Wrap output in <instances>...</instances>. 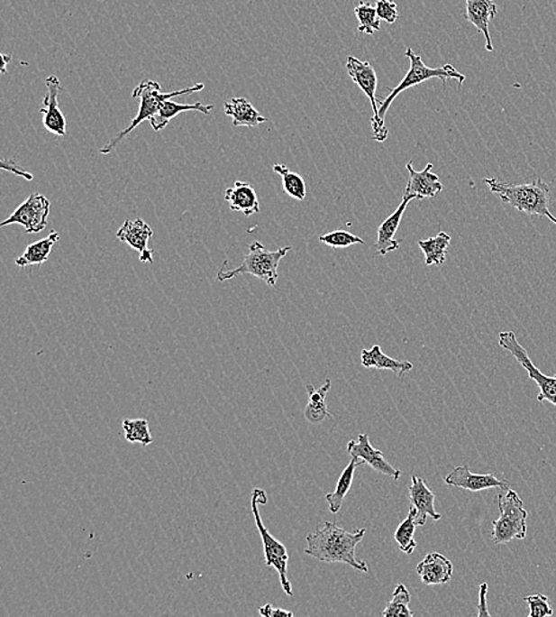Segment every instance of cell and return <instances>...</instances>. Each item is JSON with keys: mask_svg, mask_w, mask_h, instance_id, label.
Segmentation results:
<instances>
[{"mask_svg": "<svg viewBox=\"0 0 556 617\" xmlns=\"http://www.w3.org/2000/svg\"><path fill=\"white\" fill-rule=\"evenodd\" d=\"M366 532V529L348 532L334 522L326 521L323 528L307 534L305 553L319 562L344 563L368 573L369 567L355 556L356 547L363 540Z\"/></svg>", "mask_w": 556, "mask_h": 617, "instance_id": "obj_1", "label": "cell"}, {"mask_svg": "<svg viewBox=\"0 0 556 617\" xmlns=\"http://www.w3.org/2000/svg\"><path fill=\"white\" fill-rule=\"evenodd\" d=\"M491 193L497 194L502 202L527 214L546 217L556 226V217L551 212V188L543 180L537 179L531 183H506L497 179H486Z\"/></svg>", "mask_w": 556, "mask_h": 617, "instance_id": "obj_2", "label": "cell"}, {"mask_svg": "<svg viewBox=\"0 0 556 617\" xmlns=\"http://www.w3.org/2000/svg\"><path fill=\"white\" fill-rule=\"evenodd\" d=\"M203 88H205V85L196 84L186 89L176 90V92L163 93L161 92L160 85L158 84L157 81H141L132 93L134 99H141L137 115L134 116L130 126L127 127V129L123 130L122 133L116 134L114 138L111 139V141L100 150V152L107 154L114 152L123 138L127 137L134 129H137L142 122H145V120H148L149 122L150 118L156 115L158 111L160 110V107L163 106L165 101L170 100L171 97L201 92Z\"/></svg>", "mask_w": 556, "mask_h": 617, "instance_id": "obj_3", "label": "cell"}, {"mask_svg": "<svg viewBox=\"0 0 556 617\" xmlns=\"http://www.w3.org/2000/svg\"><path fill=\"white\" fill-rule=\"evenodd\" d=\"M497 502L499 518L492 521V541L501 545L524 539L527 537L528 511L520 496L509 487L501 488Z\"/></svg>", "mask_w": 556, "mask_h": 617, "instance_id": "obj_4", "label": "cell"}, {"mask_svg": "<svg viewBox=\"0 0 556 617\" xmlns=\"http://www.w3.org/2000/svg\"><path fill=\"white\" fill-rule=\"evenodd\" d=\"M291 250V246H285L277 251H269L264 244L255 242L251 244L245 261L238 269L225 271L223 264V269L217 272V281H225L242 276V274H251V276L257 277L269 287L274 288L278 278H279L278 267H279L281 259L287 257Z\"/></svg>", "mask_w": 556, "mask_h": 617, "instance_id": "obj_5", "label": "cell"}, {"mask_svg": "<svg viewBox=\"0 0 556 617\" xmlns=\"http://www.w3.org/2000/svg\"><path fill=\"white\" fill-rule=\"evenodd\" d=\"M406 58H408L409 61H411V67H409L407 74L405 75L404 80L400 82L399 86H396V88H394L392 93L379 104L378 119L382 126H385V116L390 105L406 89L415 87V86L422 85L424 81L431 80V78H441L444 86H446V81L450 80V78H454L460 85L464 84V81L467 80V77L460 73L452 65H445L439 68H430L424 65L422 56L416 54L411 48L406 51Z\"/></svg>", "mask_w": 556, "mask_h": 617, "instance_id": "obj_6", "label": "cell"}, {"mask_svg": "<svg viewBox=\"0 0 556 617\" xmlns=\"http://www.w3.org/2000/svg\"><path fill=\"white\" fill-rule=\"evenodd\" d=\"M266 503H268V495H266L265 491L255 488L251 493V511H253L255 524H257L262 545H264L266 566L274 567L278 571L284 593L287 596H293L292 585L287 578V548L265 528L264 522L261 520L260 511H259V505H266Z\"/></svg>", "mask_w": 556, "mask_h": 617, "instance_id": "obj_7", "label": "cell"}, {"mask_svg": "<svg viewBox=\"0 0 556 617\" xmlns=\"http://www.w3.org/2000/svg\"><path fill=\"white\" fill-rule=\"evenodd\" d=\"M347 71L351 80L355 82L359 88L370 100L371 107H373L374 115L371 118V127H373L374 141L383 143L388 138V130L386 126H382L378 119V104H381L377 97L378 90V74L369 61H362V60L354 58V56H348L347 59Z\"/></svg>", "mask_w": 556, "mask_h": 617, "instance_id": "obj_8", "label": "cell"}, {"mask_svg": "<svg viewBox=\"0 0 556 617\" xmlns=\"http://www.w3.org/2000/svg\"><path fill=\"white\" fill-rule=\"evenodd\" d=\"M499 345L508 351L516 359L517 363L527 371L529 378L539 386L540 394L537 401H548L556 406V374L546 375L539 370L529 357L527 351L517 341L514 331H503L498 336Z\"/></svg>", "mask_w": 556, "mask_h": 617, "instance_id": "obj_9", "label": "cell"}, {"mask_svg": "<svg viewBox=\"0 0 556 617\" xmlns=\"http://www.w3.org/2000/svg\"><path fill=\"white\" fill-rule=\"evenodd\" d=\"M50 213V201L42 194H32L25 199L20 207L7 217L0 226L6 227L10 225H21L26 233H40L48 226V216Z\"/></svg>", "mask_w": 556, "mask_h": 617, "instance_id": "obj_10", "label": "cell"}, {"mask_svg": "<svg viewBox=\"0 0 556 617\" xmlns=\"http://www.w3.org/2000/svg\"><path fill=\"white\" fill-rule=\"evenodd\" d=\"M347 450L351 458L362 461L364 465H369L375 472L392 477L396 481L400 479L401 470L394 468L383 456L382 451L375 449L371 446L369 436L367 434H360L359 438L351 439L348 443Z\"/></svg>", "mask_w": 556, "mask_h": 617, "instance_id": "obj_11", "label": "cell"}, {"mask_svg": "<svg viewBox=\"0 0 556 617\" xmlns=\"http://www.w3.org/2000/svg\"><path fill=\"white\" fill-rule=\"evenodd\" d=\"M444 481L450 487L465 489L472 493L490 488L509 487L508 481L498 479L494 474H473L467 465L456 466L449 475H446Z\"/></svg>", "mask_w": 556, "mask_h": 617, "instance_id": "obj_12", "label": "cell"}, {"mask_svg": "<svg viewBox=\"0 0 556 617\" xmlns=\"http://www.w3.org/2000/svg\"><path fill=\"white\" fill-rule=\"evenodd\" d=\"M153 229L142 219L126 220L122 228L116 233L120 242L129 244L139 252V261L153 262V250L149 248L150 239L152 238Z\"/></svg>", "mask_w": 556, "mask_h": 617, "instance_id": "obj_13", "label": "cell"}, {"mask_svg": "<svg viewBox=\"0 0 556 617\" xmlns=\"http://www.w3.org/2000/svg\"><path fill=\"white\" fill-rule=\"evenodd\" d=\"M47 94H45L43 105L40 112L43 115V126L49 133L56 135H65L67 120L59 106V93L61 90V81L56 75H50L45 80Z\"/></svg>", "mask_w": 556, "mask_h": 617, "instance_id": "obj_14", "label": "cell"}, {"mask_svg": "<svg viewBox=\"0 0 556 617\" xmlns=\"http://www.w3.org/2000/svg\"><path fill=\"white\" fill-rule=\"evenodd\" d=\"M408 489L409 502L415 510V521L418 526H424L428 517L434 521L441 520L442 514L438 513L434 507V493L427 487L422 477L413 475Z\"/></svg>", "mask_w": 556, "mask_h": 617, "instance_id": "obj_15", "label": "cell"}, {"mask_svg": "<svg viewBox=\"0 0 556 617\" xmlns=\"http://www.w3.org/2000/svg\"><path fill=\"white\" fill-rule=\"evenodd\" d=\"M433 164L428 163L423 171H415L411 161L406 164L409 174L407 188L405 194L411 195L415 199L434 198L442 193V184L439 176L432 172Z\"/></svg>", "mask_w": 556, "mask_h": 617, "instance_id": "obj_16", "label": "cell"}, {"mask_svg": "<svg viewBox=\"0 0 556 617\" xmlns=\"http://www.w3.org/2000/svg\"><path fill=\"white\" fill-rule=\"evenodd\" d=\"M413 199L415 198L411 197V195L404 194V198H402V202L397 207L396 212L387 217L386 221L382 222L381 226H379L378 242L375 244V247H377L378 253L381 257H385L390 252L399 250L402 240H396V235L400 227L402 216H404L406 209H407L408 203L413 201Z\"/></svg>", "mask_w": 556, "mask_h": 617, "instance_id": "obj_17", "label": "cell"}, {"mask_svg": "<svg viewBox=\"0 0 556 617\" xmlns=\"http://www.w3.org/2000/svg\"><path fill=\"white\" fill-rule=\"evenodd\" d=\"M496 14H497V5L494 0H467L465 18L479 30V32L483 33L488 51H494L489 28L490 22L494 20Z\"/></svg>", "mask_w": 556, "mask_h": 617, "instance_id": "obj_18", "label": "cell"}, {"mask_svg": "<svg viewBox=\"0 0 556 617\" xmlns=\"http://www.w3.org/2000/svg\"><path fill=\"white\" fill-rule=\"evenodd\" d=\"M416 573L422 578L424 585H442L452 578L453 566L445 556L432 552L418 564Z\"/></svg>", "mask_w": 556, "mask_h": 617, "instance_id": "obj_19", "label": "cell"}, {"mask_svg": "<svg viewBox=\"0 0 556 617\" xmlns=\"http://www.w3.org/2000/svg\"><path fill=\"white\" fill-rule=\"evenodd\" d=\"M224 199L232 212H242L246 216H253L260 210L257 191L250 183L236 180L234 186L228 188Z\"/></svg>", "mask_w": 556, "mask_h": 617, "instance_id": "obj_20", "label": "cell"}, {"mask_svg": "<svg viewBox=\"0 0 556 617\" xmlns=\"http://www.w3.org/2000/svg\"><path fill=\"white\" fill-rule=\"evenodd\" d=\"M360 364L366 368L392 371L399 378H404L405 374L409 373L415 367L409 361L396 360L386 355L378 345H373V348L370 349H363L360 353Z\"/></svg>", "mask_w": 556, "mask_h": 617, "instance_id": "obj_21", "label": "cell"}, {"mask_svg": "<svg viewBox=\"0 0 556 617\" xmlns=\"http://www.w3.org/2000/svg\"><path fill=\"white\" fill-rule=\"evenodd\" d=\"M213 110L214 105H203L201 103L179 104L170 99L165 101L157 115L149 119V123L151 124L152 129L158 133V131L165 129L169 123L180 115V113L193 111L201 112L202 115H208Z\"/></svg>", "mask_w": 556, "mask_h": 617, "instance_id": "obj_22", "label": "cell"}, {"mask_svg": "<svg viewBox=\"0 0 556 617\" xmlns=\"http://www.w3.org/2000/svg\"><path fill=\"white\" fill-rule=\"evenodd\" d=\"M224 113L232 116L235 127H255L268 122L245 97H232L224 103Z\"/></svg>", "mask_w": 556, "mask_h": 617, "instance_id": "obj_23", "label": "cell"}, {"mask_svg": "<svg viewBox=\"0 0 556 617\" xmlns=\"http://www.w3.org/2000/svg\"><path fill=\"white\" fill-rule=\"evenodd\" d=\"M330 389H332V380L330 379L326 380L324 385L318 390H315L312 383L306 386L310 401L305 408V419L309 423L321 424L326 417L333 419L332 413L328 411V405H326V394L329 393Z\"/></svg>", "mask_w": 556, "mask_h": 617, "instance_id": "obj_24", "label": "cell"}, {"mask_svg": "<svg viewBox=\"0 0 556 617\" xmlns=\"http://www.w3.org/2000/svg\"><path fill=\"white\" fill-rule=\"evenodd\" d=\"M59 240V233L51 231L47 238L28 244L24 253L16 259V265L20 267L43 265L50 257L52 247Z\"/></svg>", "mask_w": 556, "mask_h": 617, "instance_id": "obj_25", "label": "cell"}, {"mask_svg": "<svg viewBox=\"0 0 556 617\" xmlns=\"http://www.w3.org/2000/svg\"><path fill=\"white\" fill-rule=\"evenodd\" d=\"M362 465H364L362 461L357 460V458H351V461L347 465V468H345L343 473H342L334 492L329 493V494L325 495V500L329 503V511H332L333 514H337L338 511H341L345 496H347L349 491L351 489L352 481H354L355 470Z\"/></svg>", "mask_w": 556, "mask_h": 617, "instance_id": "obj_26", "label": "cell"}, {"mask_svg": "<svg viewBox=\"0 0 556 617\" xmlns=\"http://www.w3.org/2000/svg\"><path fill=\"white\" fill-rule=\"evenodd\" d=\"M451 236L445 232H441L434 238L420 240V250L424 254V264L427 266H442L446 261V251L449 250Z\"/></svg>", "mask_w": 556, "mask_h": 617, "instance_id": "obj_27", "label": "cell"}, {"mask_svg": "<svg viewBox=\"0 0 556 617\" xmlns=\"http://www.w3.org/2000/svg\"><path fill=\"white\" fill-rule=\"evenodd\" d=\"M416 528H418V524L415 521V510L411 507L407 518L401 522L399 528L396 530V534H394L400 551L406 553V555H412L416 548V545H418L415 539Z\"/></svg>", "mask_w": 556, "mask_h": 617, "instance_id": "obj_28", "label": "cell"}, {"mask_svg": "<svg viewBox=\"0 0 556 617\" xmlns=\"http://www.w3.org/2000/svg\"><path fill=\"white\" fill-rule=\"evenodd\" d=\"M273 171L283 179L284 191L289 197L303 201L306 197V183L303 177L289 170L287 165L274 164Z\"/></svg>", "mask_w": 556, "mask_h": 617, "instance_id": "obj_29", "label": "cell"}, {"mask_svg": "<svg viewBox=\"0 0 556 617\" xmlns=\"http://www.w3.org/2000/svg\"><path fill=\"white\" fill-rule=\"evenodd\" d=\"M411 594L404 585H397L394 590L392 600L387 604L382 616L385 617H412L415 612L409 609Z\"/></svg>", "mask_w": 556, "mask_h": 617, "instance_id": "obj_30", "label": "cell"}, {"mask_svg": "<svg viewBox=\"0 0 556 617\" xmlns=\"http://www.w3.org/2000/svg\"><path fill=\"white\" fill-rule=\"evenodd\" d=\"M359 20V32L366 35H373L381 29V20L378 16L377 7L373 4L360 2L354 9Z\"/></svg>", "mask_w": 556, "mask_h": 617, "instance_id": "obj_31", "label": "cell"}, {"mask_svg": "<svg viewBox=\"0 0 556 617\" xmlns=\"http://www.w3.org/2000/svg\"><path fill=\"white\" fill-rule=\"evenodd\" d=\"M125 438L130 443H141L142 447H149L153 443L149 421L146 419H125L123 421Z\"/></svg>", "mask_w": 556, "mask_h": 617, "instance_id": "obj_32", "label": "cell"}, {"mask_svg": "<svg viewBox=\"0 0 556 617\" xmlns=\"http://www.w3.org/2000/svg\"><path fill=\"white\" fill-rule=\"evenodd\" d=\"M319 242L328 244V246L333 248H347L352 246V244H364L363 239L360 236L351 235V233L345 231H333L328 233V235H322L319 238Z\"/></svg>", "mask_w": 556, "mask_h": 617, "instance_id": "obj_33", "label": "cell"}, {"mask_svg": "<svg viewBox=\"0 0 556 617\" xmlns=\"http://www.w3.org/2000/svg\"><path fill=\"white\" fill-rule=\"evenodd\" d=\"M524 602L529 605V616L531 617H547L553 616L554 611L550 603V598L542 595V594H536L524 597Z\"/></svg>", "mask_w": 556, "mask_h": 617, "instance_id": "obj_34", "label": "cell"}, {"mask_svg": "<svg viewBox=\"0 0 556 617\" xmlns=\"http://www.w3.org/2000/svg\"><path fill=\"white\" fill-rule=\"evenodd\" d=\"M375 7H377L379 20L385 21L388 24H394L399 18L396 3H394L393 0H377Z\"/></svg>", "mask_w": 556, "mask_h": 617, "instance_id": "obj_35", "label": "cell"}, {"mask_svg": "<svg viewBox=\"0 0 556 617\" xmlns=\"http://www.w3.org/2000/svg\"><path fill=\"white\" fill-rule=\"evenodd\" d=\"M2 169H4V170L13 172L14 175L21 176L26 180H33V175L30 174L29 171L24 170V169H22L14 160H3Z\"/></svg>", "mask_w": 556, "mask_h": 617, "instance_id": "obj_36", "label": "cell"}, {"mask_svg": "<svg viewBox=\"0 0 556 617\" xmlns=\"http://www.w3.org/2000/svg\"><path fill=\"white\" fill-rule=\"evenodd\" d=\"M487 596H488V585L487 583H483V585H480L479 586V612H477V616L479 617H483V616H491L489 611H488V601H487Z\"/></svg>", "mask_w": 556, "mask_h": 617, "instance_id": "obj_37", "label": "cell"}, {"mask_svg": "<svg viewBox=\"0 0 556 617\" xmlns=\"http://www.w3.org/2000/svg\"><path fill=\"white\" fill-rule=\"evenodd\" d=\"M259 612H260V615L264 616V617H293V616H295V614H293L292 612L284 611V609H279V608H273L272 605H270V604L262 605V607L260 609H259Z\"/></svg>", "mask_w": 556, "mask_h": 617, "instance_id": "obj_38", "label": "cell"}, {"mask_svg": "<svg viewBox=\"0 0 556 617\" xmlns=\"http://www.w3.org/2000/svg\"><path fill=\"white\" fill-rule=\"evenodd\" d=\"M11 61L10 56L2 54V73H5L7 63Z\"/></svg>", "mask_w": 556, "mask_h": 617, "instance_id": "obj_39", "label": "cell"}]
</instances>
